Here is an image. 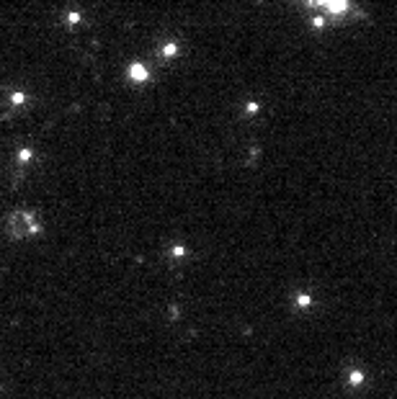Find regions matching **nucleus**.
I'll list each match as a JSON object with an SVG mask.
<instances>
[{
  "label": "nucleus",
  "instance_id": "1",
  "mask_svg": "<svg viewBox=\"0 0 397 399\" xmlns=\"http://www.w3.org/2000/svg\"><path fill=\"white\" fill-rule=\"evenodd\" d=\"M5 232L13 239H29V237H36L41 232V222H39V216L31 214V211H13L5 219Z\"/></svg>",
  "mask_w": 397,
  "mask_h": 399
},
{
  "label": "nucleus",
  "instance_id": "2",
  "mask_svg": "<svg viewBox=\"0 0 397 399\" xmlns=\"http://www.w3.org/2000/svg\"><path fill=\"white\" fill-rule=\"evenodd\" d=\"M129 77L134 80V83H144L147 80V67L144 65H132L129 67Z\"/></svg>",
  "mask_w": 397,
  "mask_h": 399
}]
</instances>
